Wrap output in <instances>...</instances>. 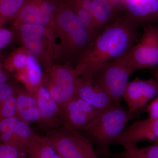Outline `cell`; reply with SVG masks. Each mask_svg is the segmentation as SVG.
Wrapping results in <instances>:
<instances>
[{"label": "cell", "mask_w": 158, "mask_h": 158, "mask_svg": "<svg viewBox=\"0 0 158 158\" xmlns=\"http://www.w3.org/2000/svg\"><path fill=\"white\" fill-rule=\"evenodd\" d=\"M138 28L124 15L101 32L75 66L78 75L94 74L129 50L138 40Z\"/></svg>", "instance_id": "cell-1"}, {"label": "cell", "mask_w": 158, "mask_h": 158, "mask_svg": "<svg viewBox=\"0 0 158 158\" xmlns=\"http://www.w3.org/2000/svg\"><path fill=\"white\" fill-rule=\"evenodd\" d=\"M52 27L60 40L55 63H69L75 66L93 41L90 31L65 0L55 13Z\"/></svg>", "instance_id": "cell-2"}, {"label": "cell", "mask_w": 158, "mask_h": 158, "mask_svg": "<svg viewBox=\"0 0 158 158\" xmlns=\"http://www.w3.org/2000/svg\"><path fill=\"white\" fill-rule=\"evenodd\" d=\"M141 112H131L122 106H115L102 112L81 131L88 140L96 146L97 154L108 158L111 152L110 147L123 131L128 123Z\"/></svg>", "instance_id": "cell-3"}, {"label": "cell", "mask_w": 158, "mask_h": 158, "mask_svg": "<svg viewBox=\"0 0 158 158\" xmlns=\"http://www.w3.org/2000/svg\"><path fill=\"white\" fill-rule=\"evenodd\" d=\"M13 38L29 54L37 59L46 73L56 60L57 37L51 27L33 24H22L12 27Z\"/></svg>", "instance_id": "cell-4"}, {"label": "cell", "mask_w": 158, "mask_h": 158, "mask_svg": "<svg viewBox=\"0 0 158 158\" xmlns=\"http://www.w3.org/2000/svg\"><path fill=\"white\" fill-rule=\"evenodd\" d=\"M79 77L72 64L54 63L44 75L42 83L61 108L76 96Z\"/></svg>", "instance_id": "cell-5"}, {"label": "cell", "mask_w": 158, "mask_h": 158, "mask_svg": "<svg viewBox=\"0 0 158 158\" xmlns=\"http://www.w3.org/2000/svg\"><path fill=\"white\" fill-rule=\"evenodd\" d=\"M125 54L92 75L106 91L116 106H121L123 95L129 78L135 72Z\"/></svg>", "instance_id": "cell-6"}, {"label": "cell", "mask_w": 158, "mask_h": 158, "mask_svg": "<svg viewBox=\"0 0 158 158\" xmlns=\"http://www.w3.org/2000/svg\"><path fill=\"white\" fill-rule=\"evenodd\" d=\"M135 71L154 68L158 65V27H143L142 36L125 54Z\"/></svg>", "instance_id": "cell-7"}, {"label": "cell", "mask_w": 158, "mask_h": 158, "mask_svg": "<svg viewBox=\"0 0 158 158\" xmlns=\"http://www.w3.org/2000/svg\"><path fill=\"white\" fill-rule=\"evenodd\" d=\"M61 110L64 129L79 131L103 112L77 97L70 100L61 108Z\"/></svg>", "instance_id": "cell-8"}, {"label": "cell", "mask_w": 158, "mask_h": 158, "mask_svg": "<svg viewBox=\"0 0 158 158\" xmlns=\"http://www.w3.org/2000/svg\"><path fill=\"white\" fill-rule=\"evenodd\" d=\"M158 95V86L154 78L144 80L136 77L129 81L123 95L131 112L144 111L148 103Z\"/></svg>", "instance_id": "cell-9"}, {"label": "cell", "mask_w": 158, "mask_h": 158, "mask_svg": "<svg viewBox=\"0 0 158 158\" xmlns=\"http://www.w3.org/2000/svg\"><path fill=\"white\" fill-rule=\"evenodd\" d=\"M141 141L158 144V119L148 118L135 122L123 131L114 143L126 149L137 146Z\"/></svg>", "instance_id": "cell-10"}, {"label": "cell", "mask_w": 158, "mask_h": 158, "mask_svg": "<svg viewBox=\"0 0 158 158\" xmlns=\"http://www.w3.org/2000/svg\"><path fill=\"white\" fill-rule=\"evenodd\" d=\"M75 97L84 100L101 111L115 106L110 95L92 75L80 76Z\"/></svg>", "instance_id": "cell-11"}, {"label": "cell", "mask_w": 158, "mask_h": 158, "mask_svg": "<svg viewBox=\"0 0 158 158\" xmlns=\"http://www.w3.org/2000/svg\"><path fill=\"white\" fill-rule=\"evenodd\" d=\"M123 15L138 28L158 21V0H123Z\"/></svg>", "instance_id": "cell-12"}, {"label": "cell", "mask_w": 158, "mask_h": 158, "mask_svg": "<svg viewBox=\"0 0 158 158\" xmlns=\"http://www.w3.org/2000/svg\"><path fill=\"white\" fill-rule=\"evenodd\" d=\"M79 135V131L64 129L44 138L62 158H86Z\"/></svg>", "instance_id": "cell-13"}, {"label": "cell", "mask_w": 158, "mask_h": 158, "mask_svg": "<svg viewBox=\"0 0 158 158\" xmlns=\"http://www.w3.org/2000/svg\"><path fill=\"white\" fill-rule=\"evenodd\" d=\"M122 5L114 6L102 0H91V13L98 35L116 21Z\"/></svg>", "instance_id": "cell-14"}, {"label": "cell", "mask_w": 158, "mask_h": 158, "mask_svg": "<svg viewBox=\"0 0 158 158\" xmlns=\"http://www.w3.org/2000/svg\"><path fill=\"white\" fill-rule=\"evenodd\" d=\"M37 100V107L41 117V122L48 123L56 122L61 110L59 105L51 96L46 88L41 83L34 92Z\"/></svg>", "instance_id": "cell-15"}, {"label": "cell", "mask_w": 158, "mask_h": 158, "mask_svg": "<svg viewBox=\"0 0 158 158\" xmlns=\"http://www.w3.org/2000/svg\"><path fill=\"white\" fill-rule=\"evenodd\" d=\"M43 72L39 61L28 53L25 69L16 73L15 77L25 85L28 91L34 93L35 89L42 83L44 75Z\"/></svg>", "instance_id": "cell-16"}, {"label": "cell", "mask_w": 158, "mask_h": 158, "mask_svg": "<svg viewBox=\"0 0 158 158\" xmlns=\"http://www.w3.org/2000/svg\"><path fill=\"white\" fill-rule=\"evenodd\" d=\"M41 0H26L16 17L11 22L12 27L22 24L41 25L40 5Z\"/></svg>", "instance_id": "cell-17"}, {"label": "cell", "mask_w": 158, "mask_h": 158, "mask_svg": "<svg viewBox=\"0 0 158 158\" xmlns=\"http://www.w3.org/2000/svg\"><path fill=\"white\" fill-rule=\"evenodd\" d=\"M90 31L93 40L98 35L91 13V0H65Z\"/></svg>", "instance_id": "cell-18"}, {"label": "cell", "mask_w": 158, "mask_h": 158, "mask_svg": "<svg viewBox=\"0 0 158 158\" xmlns=\"http://www.w3.org/2000/svg\"><path fill=\"white\" fill-rule=\"evenodd\" d=\"M25 152L30 158H62L45 138L40 137L31 141Z\"/></svg>", "instance_id": "cell-19"}, {"label": "cell", "mask_w": 158, "mask_h": 158, "mask_svg": "<svg viewBox=\"0 0 158 158\" xmlns=\"http://www.w3.org/2000/svg\"><path fill=\"white\" fill-rule=\"evenodd\" d=\"M108 158H158V144L142 148L135 146L121 152H111Z\"/></svg>", "instance_id": "cell-20"}, {"label": "cell", "mask_w": 158, "mask_h": 158, "mask_svg": "<svg viewBox=\"0 0 158 158\" xmlns=\"http://www.w3.org/2000/svg\"><path fill=\"white\" fill-rule=\"evenodd\" d=\"M11 131L14 134L18 143L20 149L25 152L26 148L28 144L39 136L34 133L28 124L18 118Z\"/></svg>", "instance_id": "cell-21"}, {"label": "cell", "mask_w": 158, "mask_h": 158, "mask_svg": "<svg viewBox=\"0 0 158 158\" xmlns=\"http://www.w3.org/2000/svg\"><path fill=\"white\" fill-rule=\"evenodd\" d=\"M27 51L21 47L13 51L3 63V67L10 72L16 73L24 70L28 62Z\"/></svg>", "instance_id": "cell-22"}, {"label": "cell", "mask_w": 158, "mask_h": 158, "mask_svg": "<svg viewBox=\"0 0 158 158\" xmlns=\"http://www.w3.org/2000/svg\"><path fill=\"white\" fill-rule=\"evenodd\" d=\"M26 0H0V28L11 22Z\"/></svg>", "instance_id": "cell-23"}, {"label": "cell", "mask_w": 158, "mask_h": 158, "mask_svg": "<svg viewBox=\"0 0 158 158\" xmlns=\"http://www.w3.org/2000/svg\"><path fill=\"white\" fill-rule=\"evenodd\" d=\"M16 99L17 114L26 109L37 106V100L34 94L30 91L19 90L16 94Z\"/></svg>", "instance_id": "cell-24"}, {"label": "cell", "mask_w": 158, "mask_h": 158, "mask_svg": "<svg viewBox=\"0 0 158 158\" xmlns=\"http://www.w3.org/2000/svg\"><path fill=\"white\" fill-rule=\"evenodd\" d=\"M16 95L0 104V121L11 117H17Z\"/></svg>", "instance_id": "cell-25"}, {"label": "cell", "mask_w": 158, "mask_h": 158, "mask_svg": "<svg viewBox=\"0 0 158 158\" xmlns=\"http://www.w3.org/2000/svg\"><path fill=\"white\" fill-rule=\"evenodd\" d=\"M17 117L27 123L33 122L41 121V117L37 106L26 109L18 113Z\"/></svg>", "instance_id": "cell-26"}, {"label": "cell", "mask_w": 158, "mask_h": 158, "mask_svg": "<svg viewBox=\"0 0 158 158\" xmlns=\"http://www.w3.org/2000/svg\"><path fill=\"white\" fill-rule=\"evenodd\" d=\"M23 153L25 152L12 145L0 144V158H23Z\"/></svg>", "instance_id": "cell-27"}, {"label": "cell", "mask_w": 158, "mask_h": 158, "mask_svg": "<svg viewBox=\"0 0 158 158\" xmlns=\"http://www.w3.org/2000/svg\"><path fill=\"white\" fill-rule=\"evenodd\" d=\"M19 90L15 85L9 82L0 84V104L16 95Z\"/></svg>", "instance_id": "cell-28"}, {"label": "cell", "mask_w": 158, "mask_h": 158, "mask_svg": "<svg viewBox=\"0 0 158 158\" xmlns=\"http://www.w3.org/2000/svg\"><path fill=\"white\" fill-rule=\"evenodd\" d=\"M80 139L86 158H99L94 149L91 142L88 138L80 134Z\"/></svg>", "instance_id": "cell-29"}, {"label": "cell", "mask_w": 158, "mask_h": 158, "mask_svg": "<svg viewBox=\"0 0 158 158\" xmlns=\"http://www.w3.org/2000/svg\"><path fill=\"white\" fill-rule=\"evenodd\" d=\"M14 37L12 30L0 28V51L7 46Z\"/></svg>", "instance_id": "cell-30"}, {"label": "cell", "mask_w": 158, "mask_h": 158, "mask_svg": "<svg viewBox=\"0 0 158 158\" xmlns=\"http://www.w3.org/2000/svg\"><path fill=\"white\" fill-rule=\"evenodd\" d=\"M144 111L148 113V118L158 119V95L146 106Z\"/></svg>", "instance_id": "cell-31"}, {"label": "cell", "mask_w": 158, "mask_h": 158, "mask_svg": "<svg viewBox=\"0 0 158 158\" xmlns=\"http://www.w3.org/2000/svg\"><path fill=\"white\" fill-rule=\"evenodd\" d=\"M104 2L110 3L114 6H120L122 5V3L119 0H102Z\"/></svg>", "instance_id": "cell-32"}, {"label": "cell", "mask_w": 158, "mask_h": 158, "mask_svg": "<svg viewBox=\"0 0 158 158\" xmlns=\"http://www.w3.org/2000/svg\"><path fill=\"white\" fill-rule=\"evenodd\" d=\"M153 73L154 76V78L158 86V65L155 67Z\"/></svg>", "instance_id": "cell-33"}, {"label": "cell", "mask_w": 158, "mask_h": 158, "mask_svg": "<svg viewBox=\"0 0 158 158\" xmlns=\"http://www.w3.org/2000/svg\"><path fill=\"white\" fill-rule=\"evenodd\" d=\"M3 65L2 63L1 62V61H0V69H1L3 68Z\"/></svg>", "instance_id": "cell-34"}, {"label": "cell", "mask_w": 158, "mask_h": 158, "mask_svg": "<svg viewBox=\"0 0 158 158\" xmlns=\"http://www.w3.org/2000/svg\"><path fill=\"white\" fill-rule=\"evenodd\" d=\"M119 1H120V2H121V3H122L123 1V0H119Z\"/></svg>", "instance_id": "cell-35"}, {"label": "cell", "mask_w": 158, "mask_h": 158, "mask_svg": "<svg viewBox=\"0 0 158 158\" xmlns=\"http://www.w3.org/2000/svg\"></svg>", "instance_id": "cell-36"}]
</instances>
